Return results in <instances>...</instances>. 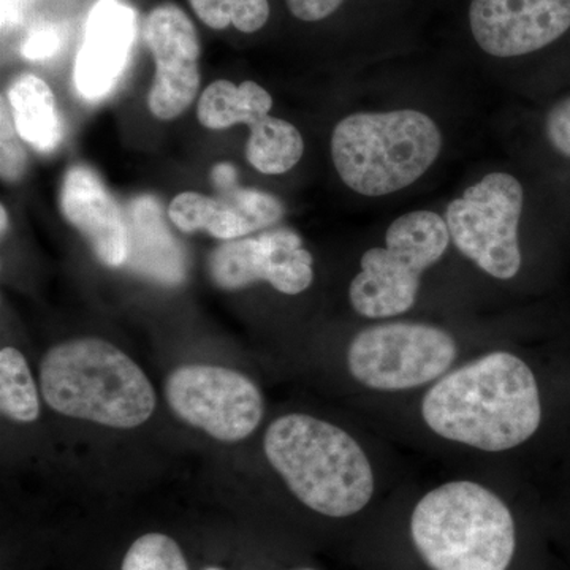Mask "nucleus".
I'll list each match as a JSON object with an SVG mask.
<instances>
[{"label": "nucleus", "mask_w": 570, "mask_h": 570, "mask_svg": "<svg viewBox=\"0 0 570 570\" xmlns=\"http://www.w3.org/2000/svg\"><path fill=\"white\" fill-rule=\"evenodd\" d=\"M264 449L288 490L321 515H355L373 498L374 474L366 453L332 423L284 415L269 425Z\"/></svg>", "instance_id": "2"}, {"label": "nucleus", "mask_w": 570, "mask_h": 570, "mask_svg": "<svg viewBox=\"0 0 570 570\" xmlns=\"http://www.w3.org/2000/svg\"><path fill=\"white\" fill-rule=\"evenodd\" d=\"M137 39V11L121 0H97L86 21L73 82L82 99H104L121 78Z\"/></svg>", "instance_id": "13"}, {"label": "nucleus", "mask_w": 570, "mask_h": 570, "mask_svg": "<svg viewBox=\"0 0 570 570\" xmlns=\"http://www.w3.org/2000/svg\"><path fill=\"white\" fill-rule=\"evenodd\" d=\"M284 206L275 195L232 187L217 197L181 193L171 200L168 217L184 234L206 232L230 242L273 227L284 217Z\"/></svg>", "instance_id": "14"}, {"label": "nucleus", "mask_w": 570, "mask_h": 570, "mask_svg": "<svg viewBox=\"0 0 570 570\" xmlns=\"http://www.w3.org/2000/svg\"><path fill=\"white\" fill-rule=\"evenodd\" d=\"M213 181L220 187V189H232L236 179V170L230 164H220L214 167Z\"/></svg>", "instance_id": "28"}, {"label": "nucleus", "mask_w": 570, "mask_h": 570, "mask_svg": "<svg viewBox=\"0 0 570 570\" xmlns=\"http://www.w3.org/2000/svg\"><path fill=\"white\" fill-rule=\"evenodd\" d=\"M299 570H313V569H299Z\"/></svg>", "instance_id": "32"}, {"label": "nucleus", "mask_w": 570, "mask_h": 570, "mask_svg": "<svg viewBox=\"0 0 570 570\" xmlns=\"http://www.w3.org/2000/svg\"><path fill=\"white\" fill-rule=\"evenodd\" d=\"M121 570H189L181 549L168 535L151 532L135 540Z\"/></svg>", "instance_id": "21"}, {"label": "nucleus", "mask_w": 570, "mask_h": 570, "mask_svg": "<svg viewBox=\"0 0 570 570\" xmlns=\"http://www.w3.org/2000/svg\"><path fill=\"white\" fill-rule=\"evenodd\" d=\"M546 129L551 146L570 159V97L551 108Z\"/></svg>", "instance_id": "23"}, {"label": "nucleus", "mask_w": 570, "mask_h": 570, "mask_svg": "<svg viewBox=\"0 0 570 570\" xmlns=\"http://www.w3.org/2000/svg\"><path fill=\"white\" fill-rule=\"evenodd\" d=\"M469 24L494 58L530 55L570 29V0H472Z\"/></svg>", "instance_id": "12"}, {"label": "nucleus", "mask_w": 570, "mask_h": 570, "mask_svg": "<svg viewBox=\"0 0 570 570\" xmlns=\"http://www.w3.org/2000/svg\"><path fill=\"white\" fill-rule=\"evenodd\" d=\"M411 538L431 570H508L517 549L508 504L469 480L444 483L420 499Z\"/></svg>", "instance_id": "4"}, {"label": "nucleus", "mask_w": 570, "mask_h": 570, "mask_svg": "<svg viewBox=\"0 0 570 570\" xmlns=\"http://www.w3.org/2000/svg\"><path fill=\"white\" fill-rule=\"evenodd\" d=\"M288 10L298 20L316 22L335 13L344 0H285Z\"/></svg>", "instance_id": "27"}, {"label": "nucleus", "mask_w": 570, "mask_h": 570, "mask_svg": "<svg viewBox=\"0 0 570 570\" xmlns=\"http://www.w3.org/2000/svg\"><path fill=\"white\" fill-rule=\"evenodd\" d=\"M249 129L246 159L261 174H287L302 159L305 141L294 124L268 115Z\"/></svg>", "instance_id": "19"}, {"label": "nucleus", "mask_w": 570, "mask_h": 570, "mask_svg": "<svg viewBox=\"0 0 570 570\" xmlns=\"http://www.w3.org/2000/svg\"><path fill=\"white\" fill-rule=\"evenodd\" d=\"M160 205L151 197L137 198L126 219V265L138 275L165 285L181 284L186 261L160 216Z\"/></svg>", "instance_id": "16"}, {"label": "nucleus", "mask_w": 570, "mask_h": 570, "mask_svg": "<svg viewBox=\"0 0 570 570\" xmlns=\"http://www.w3.org/2000/svg\"><path fill=\"white\" fill-rule=\"evenodd\" d=\"M273 99L261 85L245 81L236 86L217 80L202 94L197 105V118L209 130H225L246 124L253 126L272 111Z\"/></svg>", "instance_id": "18"}, {"label": "nucleus", "mask_w": 570, "mask_h": 570, "mask_svg": "<svg viewBox=\"0 0 570 570\" xmlns=\"http://www.w3.org/2000/svg\"><path fill=\"white\" fill-rule=\"evenodd\" d=\"M268 18V0H236L232 24L239 32L253 33L261 31Z\"/></svg>", "instance_id": "24"}, {"label": "nucleus", "mask_w": 570, "mask_h": 570, "mask_svg": "<svg viewBox=\"0 0 570 570\" xmlns=\"http://www.w3.org/2000/svg\"><path fill=\"white\" fill-rule=\"evenodd\" d=\"M422 415L448 441L504 452L538 431V381L519 356L493 352L438 381L423 397Z\"/></svg>", "instance_id": "1"}, {"label": "nucleus", "mask_w": 570, "mask_h": 570, "mask_svg": "<svg viewBox=\"0 0 570 570\" xmlns=\"http://www.w3.org/2000/svg\"><path fill=\"white\" fill-rule=\"evenodd\" d=\"M59 45L61 40L55 29L41 28L24 40L21 55L32 61H41V59L51 58L59 50Z\"/></svg>", "instance_id": "26"}, {"label": "nucleus", "mask_w": 570, "mask_h": 570, "mask_svg": "<svg viewBox=\"0 0 570 570\" xmlns=\"http://www.w3.org/2000/svg\"><path fill=\"white\" fill-rule=\"evenodd\" d=\"M61 209L63 217L91 246L100 264L108 268L126 265V217L96 171L86 165H75L67 171Z\"/></svg>", "instance_id": "15"}, {"label": "nucleus", "mask_w": 570, "mask_h": 570, "mask_svg": "<svg viewBox=\"0 0 570 570\" xmlns=\"http://www.w3.org/2000/svg\"><path fill=\"white\" fill-rule=\"evenodd\" d=\"M7 228V213L6 208L2 206V232H6Z\"/></svg>", "instance_id": "30"}, {"label": "nucleus", "mask_w": 570, "mask_h": 570, "mask_svg": "<svg viewBox=\"0 0 570 570\" xmlns=\"http://www.w3.org/2000/svg\"><path fill=\"white\" fill-rule=\"evenodd\" d=\"M456 354L455 340L445 330L392 322L362 330L348 346L347 366L367 389L400 392L444 376Z\"/></svg>", "instance_id": "7"}, {"label": "nucleus", "mask_w": 570, "mask_h": 570, "mask_svg": "<svg viewBox=\"0 0 570 570\" xmlns=\"http://www.w3.org/2000/svg\"><path fill=\"white\" fill-rule=\"evenodd\" d=\"M523 187L515 176L490 174L450 202L445 212L450 239L487 275L509 281L519 275V223Z\"/></svg>", "instance_id": "8"}, {"label": "nucleus", "mask_w": 570, "mask_h": 570, "mask_svg": "<svg viewBox=\"0 0 570 570\" xmlns=\"http://www.w3.org/2000/svg\"><path fill=\"white\" fill-rule=\"evenodd\" d=\"M9 102L21 140L39 153L55 151L62 140V121L50 86L37 75H20L10 85Z\"/></svg>", "instance_id": "17"}, {"label": "nucleus", "mask_w": 570, "mask_h": 570, "mask_svg": "<svg viewBox=\"0 0 570 570\" xmlns=\"http://www.w3.org/2000/svg\"><path fill=\"white\" fill-rule=\"evenodd\" d=\"M20 135L17 132L10 112L6 110V102L2 104V176L6 181H17L26 167L24 149L18 141Z\"/></svg>", "instance_id": "22"}, {"label": "nucleus", "mask_w": 570, "mask_h": 570, "mask_svg": "<svg viewBox=\"0 0 570 570\" xmlns=\"http://www.w3.org/2000/svg\"><path fill=\"white\" fill-rule=\"evenodd\" d=\"M385 242L363 255L362 272L348 288L351 305L363 317L401 316L415 305L423 272L448 250V223L433 212L404 214L390 225Z\"/></svg>", "instance_id": "6"}, {"label": "nucleus", "mask_w": 570, "mask_h": 570, "mask_svg": "<svg viewBox=\"0 0 570 570\" xmlns=\"http://www.w3.org/2000/svg\"><path fill=\"white\" fill-rule=\"evenodd\" d=\"M142 37L156 63L149 111L163 121L189 110L200 88V41L190 18L175 3H164L148 14Z\"/></svg>", "instance_id": "11"}, {"label": "nucleus", "mask_w": 570, "mask_h": 570, "mask_svg": "<svg viewBox=\"0 0 570 570\" xmlns=\"http://www.w3.org/2000/svg\"><path fill=\"white\" fill-rule=\"evenodd\" d=\"M205 570H223V569H217V568H208V569H205Z\"/></svg>", "instance_id": "31"}, {"label": "nucleus", "mask_w": 570, "mask_h": 570, "mask_svg": "<svg viewBox=\"0 0 570 570\" xmlns=\"http://www.w3.org/2000/svg\"><path fill=\"white\" fill-rule=\"evenodd\" d=\"M20 0H2V22L6 26H13L20 21Z\"/></svg>", "instance_id": "29"}, {"label": "nucleus", "mask_w": 570, "mask_h": 570, "mask_svg": "<svg viewBox=\"0 0 570 570\" xmlns=\"http://www.w3.org/2000/svg\"><path fill=\"white\" fill-rule=\"evenodd\" d=\"M236 0H189L195 14L216 31H223L232 24Z\"/></svg>", "instance_id": "25"}, {"label": "nucleus", "mask_w": 570, "mask_h": 570, "mask_svg": "<svg viewBox=\"0 0 570 570\" xmlns=\"http://www.w3.org/2000/svg\"><path fill=\"white\" fill-rule=\"evenodd\" d=\"M0 411L3 417L18 423H32L40 415L39 392L28 362L20 351H0Z\"/></svg>", "instance_id": "20"}, {"label": "nucleus", "mask_w": 570, "mask_h": 570, "mask_svg": "<svg viewBox=\"0 0 570 570\" xmlns=\"http://www.w3.org/2000/svg\"><path fill=\"white\" fill-rule=\"evenodd\" d=\"M313 255L291 228L230 239L209 254V277L223 291L268 283L285 295L305 292L314 279Z\"/></svg>", "instance_id": "10"}, {"label": "nucleus", "mask_w": 570, "mask_h": 570, "mask_svg": "<svg viewBox=\"0 0 570 570\" xmlns=\"http://www.w3.org/2000/svg\"><path fill=\"white\" fill-rule=\"evenodd\" d=\"M436 122L417 110L356 112L336 124L333 164L356 194L382 197L406 189L441 154Z\"/></svg>", "instance_id": "5"}, {"label": "nucleus", "mask_w": 570, "mask_h": 570, "mask_svg": "<svg viewBox=\"0 0 570 570\" xmlns=\"http://www.w3.org/2000/svg\"><path fill=\"white\" fill-rule=\"evenodd\" d=\"M168 406L183 422L223 442H238L264 419V396L245 374L214 365L179 366L167 379Z\"/></svg>", "instance_id": "9"}, {"label": "nucleus", "mask_w": 570, "mask_h": 570, "mask_svg": "<svg viewBox=\"0 0 570 570\" xmlns=\"http://www.w3.org/2000/svg\"><path fill=\"white\" fill-rule=\"evenodd\" d=\"M40 387L52 411L122 430L140 426L156 409V392L141 367L99 337L51 347L41 358Z\"/></svg>", "instance_id": "3"}]
</instances>
